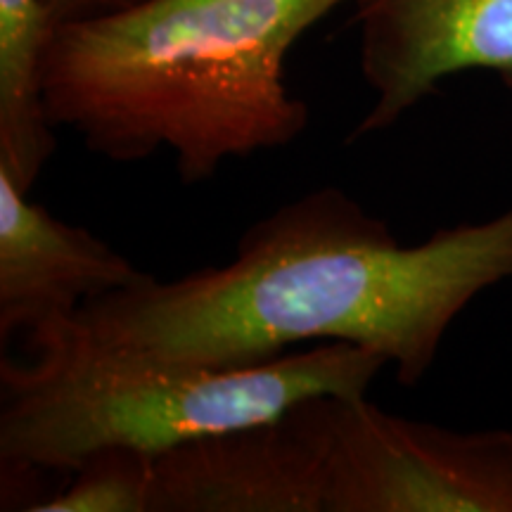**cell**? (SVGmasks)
Segmentation results:
<instances>
[{
    "label": "cell",
    "instance_id": "6da1fadb",
    "mask_svg": "<svg viewBox=\"0 0 512 512\" xmlns=\"http://www.w3.org/2000/svg\"><path fill=\"white\" fill-rule=\"evenodd\" d=\"M512 280V207L403 247L337 185L280 204L240 235L228 264L81 306L76 323L136 356L242 368L302 344L377 351L406 387L430 373L472 299Z\"/></svg>",
    "mask_w": 512,
    "mask_h": 512
},
{
    "label": "cell",
    "instance_id": "7a4b0ae2",
    "mask_svg": "<svg viewBox=\"0 0 512 512\" xmlns=\"http://www.w3.org/2000/svg\"><path fill=\"white\" fill-rule=\"evenodd\" d=\"M349 0H143L55 24L43 62L50 124L117 164L174 155L185 185L228 159L292 145L309 107L287 53ZM354 3V0H351Z\"/></svg>",
    "mask_w": 512,
    "mask_h": 512
},
{
    "label": "cell",
    "instance_id": "3957f363",
    "mask_svg": "<svg viewBox=\"0 0 512 512\" xmlns=\"http://www.w3.org/2000/svg\"><path fill=\"white\" fill-rule=\"evenodd\" d=\"M74 316L29 335V363H0L5 470L74 472L112 448L159 453L311 396L368 394L389 366L377 351L347 342L294 349L256 366H185L110 347Z\"/></svg>",
    "mask_w": 512,
    "mask_h": 512
},
{
    "label": "cell",
    "instance_id": "277c9868",
    "mask_svg": "<svg viewBox=\"0 0 512 512\" xmlns=\"http://www.w3.org/2000/svg\"><path fill=\"white\" fill-rule=\"evenodd\" d=\"M325 512H512V430H448L335 396Z\"/></svg>",
    "mask_w": 512,
    "mask_h": 512
},
{
    "label": "cell",
    "instance_id": "5b68a950",
    "mask_svg": "<svg viewBox=\"0 0 512 512\" xmlns=\"http://www.w3.org/2000/svg\"><path fill=\"white\" fill-rule=\"evenodd\" d=\"M335 394L150 456V512H325Z\"/></svg>",
    "mask_w": 512,
    "mask_h": 512
},
{
    "label": "cell",
    "instance_id": "8992f818",
    "mask_svg": "<svg viewBox=\"0 0 512 512\" xmlns=\"http://www.w3.org/2000/svg\"><path fill=\"white\" fill-rule=\"evenodd\" d=\"M370 110L349 140L399 124L448 76L494 72L512 86V0H354Z\"/></svg>",
    "mask_w": 512,
    "mask_h": 512
},
{
    "label": "cell",
    "instance_id": "52a82bcc",
    "mask_svg": "<svg viewBox=\"0 0 512 512\" xmlns=\"http://www.w3.org/2000/svg\"><path fill=\"white\" fill-rule=\"evenodd\" d=\"M145 275L91 230L31 202L0 169V337L34 335Z\"/></svg>",
    "mask_w": 512,
    "mask_h": 512
},
{
    "label": "cell",
    "instance_id": "ba28073f",
    "mask_svg": "<svg viewBox=\"0 0 512 512\" xmlns=\"http://www.w3.org/2000/svg\"><path fill=\"white\" fill-rule=\"evenodd\" d=\"M53 29L46 0H0V169L27 192L57 147L43 100Z\"/></svg>",
    "mask_w": 512,
    "mask_h": 512
},
{
    "label": "cell",
    "instance_id": "9c48e42d",
    "mask_svg": "<svg viewBox=\"0 0 512 512\" xmlns=\"http://www.w3.org/2000/svg\"><path fill=\"white\" fill-rule=\"evenodd\" d=\"M152 453L112 448L91 456L62 494L29 505L31 512H150Z\"/></svg>",
    "mask_w": 512,
    "mask_h": 512
},
{
    "label": "cell",
    "instance_id": "30bf717a",
    "mask_svg": "<svg viewBox=\"0 0 512 512\" xmlns=\"http://www.w3.org/2000/svg\"><path fill=\"white\" fill-rule=\"evenodd\" d=\"M143 0H46V8L55 24L74 22V19H88L110 12L133 8Z\"/></svg>",
    "mask_w": 512,
    "mask_h": 512
}]
</instances>
